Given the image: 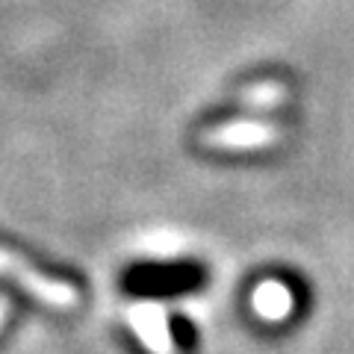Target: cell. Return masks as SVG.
I'll list each match as a JSON object with an SVG mask.
<instances>
[{
    "label": "cell",
    "mask_w": 354,
    "mask_h": 354,
    "mask_svg": "<svg viewBox=\"0 0 354 354\" xmlns=\"http://www.w3.org/2000/svg\"><path fill=\"white\" fill-rule=\"evenodd\" d=\"M0 274H12L18 281V286H24L39 301L50 304V307H74L77 304V290L65 281H53V278H44L39 274L32 266H27L18 254L0 248Z\"/></svg>",
    "instance_id": "1"
},
{
    "label": "cell",
    "mask_w": 354,
    "mask_h": 354,
    "mask_svg": "<svg viewBox=\"0 0 354 354\" xmlns=\"http://www.w3.org/2000/svg\"><path fill=\"white\" fill-rule=\"evenodd\" d=\"M130 325L136 328V334L153 354H174V337H171V322L165 316V310L145 298V301H133L130 304Z\"/></svg>",
    "instance_id": "2"
},
{
    "label": "cell",
    "mask_w": 354,
    "mask_h": 354,
    "mask_svg": "<svg viewBox=\"0 0 354 354\" xmlns=\"http://www.w3.org/2000/svg\"><path fill=\"white\" fill-rule=\"evenodd\" d=\"M269 139L272 130L266 124H251V121H236V124H225L204 133V142L216 148H254V145H266Z\"/></svg>",
    "instance_id": "3"
},
{
    "label": "cell",
    "mask_w": 354,
    "mask_h": 354,
    "mask_svg": "<svg viewBox=\"0 0 354 354\" xmlns=\"http://www.w3.org/2000/svg\"><path fill=\"white\" fill-rule=\"evenodd\" d=\"M290 307H292V295L278 281H266L254 292V310L266 319H281L290 313Z\"/></svg>",
    "instance_id": "4"
},
{
    "label": "cell",
    "mask_w": 354,
    "mask_h": 354,
    "mask_svg": "<svg viewBox=\"0 0 354 354\" xmlns=\"http://www.w3.org/2000/svg\"><path fill=\"white\" fill-rule=\"evenodd\" d=\"M6 313H9V301H6L3 295H0V322H3V319H6Z\"/></svg>",
    "instance_id": "5"
}]
</instances>
